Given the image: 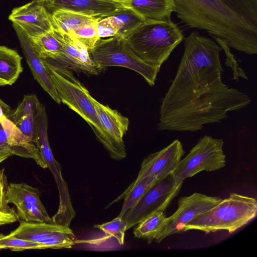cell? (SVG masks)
I'll return each instance as SVG.
<instances>
[{
	"instance_id": "52a82bcc",
	"label": "cell",
	"mask_w": 257,
	"mask_h": 257,
	"mask_svg": "<svg viewBox=\"0 0 257 257\" xmlns=\"http://www.w3.org/2000/svg\"><path fill=\"white\" fill-rule=\"evenodd\" d=\"M222 139L205 135L185 157L181 159L173 175L177 183L203 171H215L225 166Z\"/></svg>"
},
{
	"instance_id": "f546056e",
	"label": "cell",
	"mask_w": 257,
	"mask_h": 257,
	"mask_svg": "<svg viewBox=\"0 0 257 257\" xmlns=\"http://www.w3.org/2000/svg\"><path fill=\"white\" fill-rule=\"evenodd\" d=\"M98 228L106 234L114 237L120 245H123L126 223L123 218L116 217L111 221L101 224H96Z\"/></svg>"
},
{
	"instance_id": "d6986e66",
	"label": "cell",
	"mask_w": 257,
	"mask_h": 257,
	"mask_svg": "<svg viewBox=\"0 0 257 257\" xmlns=\"http://www.w3.org/2000/svg\"><path fill=\"white\" fill-rule=\"evenodd\" d=\"M61 232L74 233L70 228L67 226L55 223L22 221L19 226L9 234L41 244L49 236Z\"/></svg>"
},
{
	"instance_id": "f1b7e54d",
	"label": "cell",
	"mask_w": 257,
	"mask_h": 257,
	"mask_svg": "<svg viewBox=\"0 0 257 257\" xmlns=\"http://www.w3.org/2000/svg\"><path fill=\"white\" fill-rule=\"evenodd\" d=\"M9 249L13 251L26 249H44V246L38 243L22 239L10 234H0V249Z\"/></svg>"
},
{
	"instance_id": "603a6c76",
	"label": "cell",
	"mask_w": 257,
	"mask_h": 257,
	"mask_svg": "<svg viewBox=\"0 0 257 257\" xmlns=\"http://www.w3.org/2000/svg\"><path fill=\"white\" fill-rule=\"evenodd\" d=\"M50 16L53 27L67 34L84 24L100 19L61 9L52 10Z\"/></svg>"
},
{
	"instance_id": "4dcf8cb0",
	"label": "cell",
	"mask_w": 257,
	"mask_h": 257,
	"mask_svg": "<svg viewBox=\"0 0 257 257\" xmlns=\"http://www.w3.org/2000/svg\"><path fill=\"white\" fill-rule=\"evenodd\" d=\"M97 34L100 39L117 35L119 27L112 16L99 19L97 22Z\"/></svg>"
},
{
	"instance_id": "7a4b0ae2",
	"label": "cell",
	"mask_w": 257,
	"mask_h": 257,
	"mask_svg": "<svg viewBox=\"0 0 257 257\" xmlns=\"http://www.w3.org/2000/svg\"><path fill=\"white\" fill-rule=\"evenodd\" d=\"M174 12L191 28L206 31L248 55L257 53V0H173Z\"/></svg>"
},
{
	"instance_id": "9c48e42d",
	"label": "cell",
	"mask_w": 257,
	"mask_h": 257,
	"mask_svg": "<svg viewBox=\"0 0 257 257\" xmlns=\"http://www.w3.org/2000/svg\"><path fill=\"white\" fill-rule=\"evenodd\" d=\"M222 199L200 193L182 197L178 200L177 210L168 217L167 222L155 241L161 242L166 237L185 232L186 225L193 219L214 207Z\"/></svg>"
},
{
	"instance_id": "8992f818",
	"label": "cell",
	"mask_w": 257,
	"mask_h": 257,
	"mask_svg": "<svg viewBox=\"0 0 257 257\" xmlns=\"http://www.w3.org/2000/svg\"><path fill=\"white\" fill-rule=\"evenodd\" d=\"M88 51L98 71L110 66L125 67L140 74L151 86L155 85L160 68L151 65L139 58L124 38L115 36L100 39L94 47Z\"/></svg>"
},
{
	"instance_id": "44dd1931",
	"label": "cell",
	"mask_w": 257,
	"mask_h": 257,
	"mask_svg": "<svg viewBox=\"0 0 257 257\" xmlns=\"http://www.w3.org/2000/svg\"><path fill=\"white\" fill-rule=\"evenodd\" d=\"M22 57L14 49L0 45V85H12L23 72Z\"/></svg>"
},
{
	"instance_id": "ba28073f",
	"label": "cell",
	"mask_w": 257,
	"mask_h": 257,
	"mask_svg": "<svg viewBox=\"0 0 257 257\" xmlns=\"http://www.w3.org/2000/svg\"><path fill=\"white\" fill-rule=\"evenodd\" d=\"M182 183L175 182L173 173L157 180L123 217L126 230L135 226L152 213L164 211L179 192Z\"/></svg>"
},
{
	"instance_id": "d6a6232c",
	"label": "cell",
	"mask_w": 257,
	"mask_h": 257,
	"mask_svg": "<svg viewBox=\"0 0 257 257\" xmlns=\"http://www.w3.org/2000/svg\"><path fill=\"white\" fill-rule=\"evenodd\" d=\"M13 156L6 130L0 122V164Z\"/></svg>"
},
{
	"instance_id": "30bf717a",
	"label": "cell",
	"mask_w": 257,
	"mask_h": 257,
	"mask_svg": "<svg viewBox=\"0 0 257 257\" xmlns=\"http://www.w3.org/2000/svg\"><path fill=\"white\" fill-rule=\"evenodd\" d=\"M9 19L29 38L38 37L54 28L50 13L42 0H32L14 8Z\"/></svg>"
},
{
	"instance_id": "ac0fdd59",
	"label": "cell",
	"mask_w": 257,
	"mask_h": 257,
	"mask_svg": "<svg viewBox=\"0 0 257 257\" xmlns=\"http://www.w3.org/2000/svg\"><path fill=\"white\" fill-rule=\"evenodd\" d=\"M145 21H166L174 11L173 0H122L119 2Z\"/></svg>"
},
{
	"instance_id": "3957f363",
	"label": "cell",
	"mask_w": 257,
	"mask_h": 257,
	"mask_svg": "<svg viewBox=\"0 0 257 257\" xmlns=\"http://www.w3.org/2000/svg\"><path fill=\"white\" fill-rule=\"evenodd\" d=\"M43 61L61 102L85 120L112 159L120 161L124 159L127 155L126 148L117 144L101 124L91 99L92 96L88 90L66 67Z\"/></svg>"
},
{
	"instance_id": "1f68e13d",
	"label": "cell",
	"mask_w": 257,
	"mask_h": 257,
	"mask_svg": "<svg viewBox=\"0 0 257 257\" xmlns=\"http://www.w3.org/2000/svg\"><path fill=\"white\" fill-rule=\"evenodd\" d=\"M9 184L7 177L5 173V169H0V212L4 213H15L7 202V193Z\"/></svg>"
},
{
	"instance_id": "ffe728a7",
	"label": "cell",
	"mask_w": 257,
	"mask_h": 257,
	"mask_svg": "<svg viewBox=\"0 0 257 257\" xmlns=\"http://www.w3.org/2000/svg\"><path fill=\"white\" fill-rule=\"evenodd\" d=\"M29 39L43 60L52 64H64L63 48L53 29L38 37Z\"/></svg>"
},
{
	"instance_id": "74e56055",
	"label": "cell",
	"mask_w": 257,
	"mask_h": 257,
	"mask_svg": "<svg viewBox=\"0 0 257 257\" xmlns=\"http://www.w3.org/2000/svg\"></svg>"
},
{
	"instance_id": "4316f807",
	"label": "cell",
	"mask_w": 257,
	"mask_h": 257,
	"mask_svg": "<svg viewBox=\"0 0 257 257\" xmlns=\"http://www.w3.org/2000/svg\"><path fill=\"white\" fill-rule=\"evenodd\" d=\"M112 17L119 27L116 36L124 39L145 21L135 11L126 8Z\"/></svg>"
},
{
	"instance_id": "2e32d148",
	"label": "cell",
	"mask_w": 257,
	"mask_h": 257,
	"mask_svg": "<svg viewBox=\"0 0 257 257\" xmlns=\"http://www.w3.org/2000/svg\"><path fill=\"white\" fill-rule=\"evenodd\" d=\"M0 122L7 133L13 155L32 159L41 168H48L35 143L25 135L7 117L1 120Z\"/></svg>"
},
{
	"instance_id": "277c9868",
	"label": "cell",
	"mask_w": 257,
	"mask_h": 257,
	"mask_svg": "<svg viewBox=\"0 0 257 257\" xmlns=\"http://www.w3.org/2000/svg\"><path fill=\"white\" fill-rule=\"evenodd\" d=\"M183 37L180 28L170 19L146 20L124 40L139 58L160 68Z\"/></svg>"
},
{
	"instance_id": "5b68a950",
	"label": "cell",
	"mask_w": 257,
	"mask_h": 257,
	"mask_svg": "<svg viewBox=\"0 0 257 257\" xmlns=\"http://www.w3.org/2000/svg\"><path fill=\"white\" fill-rule=\"evenodd\" d=\"M257 201L251 197L231 193L210 210L198 215L185 227V231L198 230L206 233L226 230L232 233L253 219Z\"/></svg>"
},
{
	"instance_id": "5bb4252c",
	"label": "cell",
	"mask_w": 257,
	"mask_h": 257,
	"mask_svg": "<svg viewBox=\"0 0 257 257\" xmlns=\"http://www.w3.org/2000/svg\"><path fill=\"white\" fill-rule=\"evenodd\" d=\"M53 30L60 41L64 52V64L85 73L98 74L90 58L87 48L71 34L61 32L54 28Z\"/></svg>"
},
{
	"instance_id": "cb8c5ba5",
	"label": "cell",
	"mask_w": 257,
	"mask_h": 257,
	"mask_svg": "<svg viewBox=\"0 0 257 257\" xmlns=\"http://www.w3.org/2000/svg\"><path fill=\"white\" fill-rule=\"evenodd\" d=\"M157 180L154 177L149 176L139 181H134L123 193L109 204L108 206L123 198V205L118 215V217L123 218L126 212L137 204Z\"/></svg>"
},
{
	"instance_id": "4fadbf2b",
	"label": "cell",
	"mask_w": 257,
	"mask_h": 257,
	"mask_svg": "<svg viewBox=\"0 0 257 257\" xmlns=\"http://www.w3.org/2000/svg\"><path fill=\"white\" fill-rule=\"evenodd\" d=\"M13 26L35 79L56 103L60 104L59 96L43 60L38 56L27 36L17 25L13 24Z\"/></svg>"
},
{
	"instance_id": "484cf974",
	"label": "cell",
	"mask_w": 257,
	"mask_h": 257,
	"mask_svg": "<svg viewBox=\"0 0 257 257\" xmlns=\"http://www.w3.org/2000/svg\"><path fill=\"white\" fill-rule=\"evenodd\" d=\"M16 207L17 215L22 221L54 223L43 204L24 203Z\"/></svg>"
},
{
	"instance_id": "836d02e7",
	"label": "cell",
	"mask_w": 257,
	"mask_h": 257,
	"mask_svg": "<svg viewBox=\"0 0 257 257\" xmlns=\"http://www.w3.org/2000/svg\"><path fill=\"white\" fill-rule=\"evenodd\" d=\"M19 220L16 212L12 213L0 212V226L12 223Z\"/></svg>"
},
{
	"instance_id": "83f0119b",
	"label": "cell",
	"mask_w": 257,
	"mask_h": 257,
	"mask_svg": "<svg viewBox=\"0 0 257 257\" xmlns=\"http://www.w3.org/2000/svg\"><path fill=\"white\" fill-rule=\"evenodd\" d=\"M98 21L84 24L69 34L77 38L87 48L88 50H91L100 39L97 30Z\"/></svg>"
},
{
	"instance_id": "d590c367",
	"label": "cell",
	"mask_w": 257,
	"mask_h": 257,
	"mask_svg": "<svg viewBox=\"0 0 257 257\" xmlns=\"http://www.w3.org/2000/svg\"><path fill=\"white\" fill-rule=\"evenodd\" d=\"M43 2H44V3H46V2H47L48 1H50V0H42Z\"/></svg>"
},
{
	"instance_id": "8fae6325",
	"label": "cell",
	"mask_w": 257,
	"mask_h": 257,
	"mask_svg": "<svg viewBox=\"0 0 257 257\" xmlns=\"http://www.w3.org/2000/svg\"><path fill=\"white\" fill-rule=\"evenodd\" d=\"M184 153L181 142L178 140H174L166 147L149 155L144 159L135 180L139 181L149 176L159 180L173 173Z\"/></svg>"
},
{
	"instance_id": "8d00e7d4",
	"label": "cell",
	"mask_w": 257,
	"mask_h": 257,
	"mask_svg": "<svg viewBox=\"0 0 257 257\" xmlns=\"http://www.w3.org/2000/svg\"><path fill=\"white\" fill-rule=\"evenodd\" d=\"M115 1H117V2H120V1H122V0H115Z\"/></svg>"
},
{
	"instance_id": "e575fe53",
	"label": "cell",
	"mask_w": 257,
	"mask_h": 257,
	"mask_svg": "<svg viewBox=\"0 0 257 257\" xmlns=\"http://www.w3.org/2000/svg\"><path fill=\"white\" fill-rule=\"evenodd\" d=\"M11 110V107L0 99V120L7 117Z\"/></svg>"
},
{
	"instance_id": "d4e9b609",
	"label": "cell",
	"mask_w": 257,
	"mask_h": 257,
	"mask_svg": "<svg viewBox=\"0 0 257 257\" xmlns=\"http://www.w3.org/2000/svg\"><path fill=\"white\" fill-rule=\"evenodd\" d=\"M39 190L26 183H10L7 193V202L15 206L24 203L42 204Z\"/></svg>"
},
{
	"instance_id": "7c38bea8",
	"label": "cell",
	"mask_w": 257,
	"mask_h": 257,
	"mask_svg": "<svg viewBox=\"0 0 257 257\" xmlns=\"http://www.w3.org/2000/svg\"><path fill=\"white\" fill-rule=\"evenodd\" d=\"M44 4L51 10L61 9L96 19L112 16L125 8L115 0H50Z\"/></svg>"
},
{
	"instance_id": "9a60e30c",
	"label": "cell",
	"mask_w": 257,
	"mask_h": 257,
	"mask_svg": "<svg viewBox=\"0 0 257 257\" xmlns=\"http://www.w3.org/2000/svg\"><path fill=\"white\" fill-rule=\"evenodd\" d=\"M40 101L35 94L25 95L16 108L7 116L25 135L36 144V116Z\"/></svg>"
},
{
	"instance_id": "7402d4cb",
	"label": "cell",
	"mask_w": 257,
	"mask_h": 257,
	"mask_svg": "<svg viewBox=\"0 0 257 257\" xmlns=\"http://www.w3.org/2000/svg\"><path fill=\"white\" fill-rule=\"evenodd\" d=\"M168 218L163 211L152 213L135 226L133 231L135 237L147 240L149 243L155 241L164 229Z\"/></svg>"
},
{
	"instance_id": "e0dca14e",
	"label": "cell",
	"mask_w": 257,
	"mask_h": 257,
	"mask_svg": "<svg viewBox=\"0 0 257 257\" xmlns=\"http://www.w3.org/2000/svg\"><path fill=\"white\" fill-rule=\"evenodd\" d=\"M91 99L104 129L117 144L126 148L123 137L128 128L130 121L128 118L122 115L117 110L99 102L92 96Z\"/></svg>"
},
{
	"instance_id": "6da1fadb",
	"label": "cell",
	"mask_w": 257,
	"mask_h": 257,
	"mask_svg": "<svg viewBox=\"0 0 257 257\" xmlns=\"http://www.w3.org/2000/svg\"><path fill=\"white\" fill-rule=\"evenodd\" d=\"M222 50L216 42L197 32L185 38L177 73L162 100L159 131H198L250 103L247 94L222 82Z\"/></svg>"
}]
</instances>
